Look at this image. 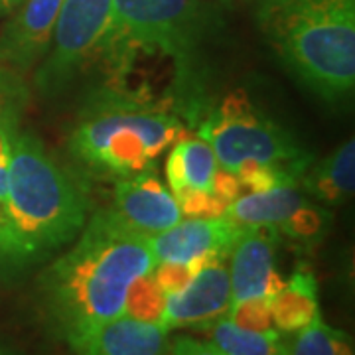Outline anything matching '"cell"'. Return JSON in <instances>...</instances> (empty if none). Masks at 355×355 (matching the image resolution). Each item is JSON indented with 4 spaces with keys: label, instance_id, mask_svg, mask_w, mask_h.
I'll list each match as a JSON object with an SVG mask.
<instances>
[{
    "label": "cell",
    "instance_id": "6da1fadb",
    "mask_svg": "<svg viewBox=\"0 0 355 355\" xmlns=\"http://www.w3.org/2000/svg\"><path fill=\"white\" fill-rule=\"evenodd\" d=\"M79 239L40 277L44 312L67 345L79 354L107 322L125 316L132 280L156 265L150 237L127 227L113 209H99Z\"/></svg>",
    "mask_w": 355,
    "mask_h": 355
},
{
    "label": "cell",
    "instance_id": "7a4b0ae2",
    "mask_svg": "<svg viewBox=\"0 0 355 355\" xmlns=\"http://www.w3.org/2000/svg\"><path fill=\"white\" fill-rule=\"evenodd\" d=\"M2 203L8 254L16 259L51 254L77 239L87 223V196L30 132L14 135Z\"/></svg>",
    "mask_w": 355,
    "mask_h": 355
},
{
    "label": "cell",
    "instance_id": "3957f363",
    "mask_svg": "<svg viewBox=\"0 0 355 355\" xmlns=\"http://www.w3.org/2000/svg\"><path fill=\"white\" fill-rule=\"evenodd\" d=\"M259 22L282 64L326 101L355 85V0H261Z\"/></svg>",
    "mask_w": 355,
    "mask_h": 355
},
{
    "label": "cell",
    "instance_id": "277c9868",
    "mask_svg": "<svg viewBox=\"0 0 355 355\" xmlns=\"http://www.w3.org/2000/svg\"><path fill=\"white\" fill-rule=\"evenodd\" d=\"M184 137H188L186 125L174 111L111 89L91 97L67 148L91 174L121 180L153 170L156 160Z\"/></svg>",
    "mask_w": 355,
    "mask_h": 355
},
{
    "label": "cell",
    "instance_id": "5b68a950",
    "mask_svg": "<svg viewBox=\"0 0 355 355\" xmlns=\"http://www.w3.org/2000/svg\"><path fill=\"white\" fill-rule=\"evenodd\" d=\"M209 20L202 0H113V28L101 51L166 55L180 73L190 71Z\"/></svg>",
    "mask_w": 355,
    "mask_h": 355
},
{
    "label": "cell",
    "instance_id": "8992f818",
    "mask_svg": "<svg viewBox=\"0 0 355 355\" xmlns=\"http://www.w3.org/2000/svg\"><path fill=\"white\" fill-rule=\"evenodd\" d=\"M198 137L211 146L219 166L231 172L241 162L284 166L314 162L312 154L306 153L286 128L257 111L243 91H233L221 99L216 111L198 127Z\"/></svg>",
    "mask_w": 355,
    "mask_h": 355
},
{
    "label": "cell",
    "instance_id": "52a82bcc",
    "mask_svg": "<svg viewBox=\"0 0 355 355\" xmlns=\"http://www.w3.org/2000/svg\"><path fill=\"white\" fill-rule=\"evenodd\" d=\"M113 28V0H64L53 26L50 48L36 67L34 83L53 95L103 50Z\"/></svg>",
    "mask_w": 355,
    "mask_h": 355
},
{
    "label": "cell",
    "instance_id": "ba28073f",
    "mask_svg": "<svg viewBox=\"0 0 355 355\" xmlns=\"http://www.w3.org/2000/svg\"><path fill=\"white\" fill-rule=\"evenodd\" d=\"M231 308L229 259H211L193 277L184 291L166 296V310L160 326L178 328H211Z\"/></svg>",
    "mask_w": 355,
    "mask_h": 355
},
{
    "label": "cell",
    "instance_id": "9c48e42d",
    "mask_svg": "<svg viewBox=\"0 0 355 355\" xmlns=\"http://www.w3.org/2000/svg\"><path fill=\"white\" fill-rule=\"evenodd\" d=\"M279 243L277 227H245L229 254L231 304L265 296L272 298L282 291L286 280L275 266V251Z\"/></svg>",
    "mask_w": 355,
    "mask_h": 355
},
{
    "label": "cell",
    "instance_id": "30bf717a",
    "mask_svg": "<svg viewBox=\"0 0 355 355\" xmlns=\"http://www.w3.org/2000/svg\"><path fill=\"white\" fill-rule=\"evenodd\" d=\"M111 209L127 227L146 237H154L184 219L176 198L156 176L154 168L137 176L114 180Z\"/></svg>",
    "mask_w": 355,
    "mask_h": 355
},
{
    "label": "cell",
    "instance_id": "8fae6325",
    "mask_svg": "<svg viewBox=\"0 0 355 355\" xmlns=\"http://www.w3.org/2000/svg\"><path fill=\"white\" fill-rule=\"evenodd\" d=\"M243 227L225 216L188 217L174 227L150 237V251L156 263H188L193 259H229Z\"/></svg>",
    "mask_w": 355,
    "mask_h": 355
},
{
    "label": "cell",
    "instance_id": "7c38bea8",
    "mask_svg": "<svg viewBox=\"0 0 355 355\" xmlns=\"http://www.w3.org/2000/svg\"><path fill=\"white\" fill-rule=\"evenodd\" d=\"M64 0H26L0 36V62L30 71L50 48L53 26Z\"/></svg>",
    "mask_w": 355,
    "mask_h": 355
},
{
    "label": "cell",
    "instance_id": "4fadbf2b",
    "mask_svg": "<svg viewBox=\"0 0 355 355\" xmlns=\"http://www.w3.org/2000/svg\"><path fill=\"white\" fill-rule=\"evenodd\" d=\"M168 330L128 316L107 322L95 331L77 355H166Z\"/></svg>",
    "mask_w": 355,
    "mask_h": 355
},
{
    "label": "cell",
    "instance_id": "5bb4252c",
    "mask_svg": "<svg viewBox=\"0 0 355 355\" xmlns=\"http://www.w3.org/2000/svg\"><path fill=\"white\" fill-rule=\"evenodd\" d=\"M308 202L298 186L282 184L254 193H243L229 203L223 216L239 227H277Z\"/></svg>",
    "mask_w": 355,
    "mask_h": 355
},
{
    "label": "cell",
    "instance_id": "9a60e30c",
    "mask_svg": "<svg viewBox=\"0 0 355 355\" xmlns=\"http://www.w3.org/2000/svg\"><path fill=\"white\" fill-rule=\"evenodd\" d=\"M270 312L280 334H296L320 318L316 275L310 266L300 263L294 268L282 291L270 298Z\"/></svg>",
    "mask_w": 355,
    "mask_h": 355
},
{
    "label": "cell",
    "instance_id": "2e32d148",
    "mask_svg": "<svg viewBox=\"0 0 355 355\" xmlns=\"http://www.w3.org/2000/svg\"><path fill=\"white\" fill-rule=\"evenodd\" d=\"M217 162L211 146L200 137H184L170 146L166 178L170 191H214Z\"/></svg>",
    "mask_w": 355,
    "mask_h": 355
},
{
    "label": "cell",
    "instance_id": "e0dca14e",
    "mask_svg": "<svg viewBox=\"0 0 355 355\" xmlns=\"http://www.w3.org/2000/svg\"><path fill=\"white\" fill-rule=\"evenodd\" d=\"M298 186L328 205L345 202L355 186V140L347 139L336 153L308 166Z\"/></svg>",
    "mask_w": 355,
    "mask_h": 355
},
{
    "label": "cell",
    "instance_id": "ac0fdd59",
    "mask_svg": "<svg viewBox=\"0 0 355 355\" xmlns=\"http://www.w3.org/2000/svg\"><path fill=\"white\" fill-rule=\"evenodd\" d=\"M211 343L227 355H288V342L279 330L247 331L221 318L211 326Z\"/></svg>",
    "mask_w": 355,
    "mask_h": 355
},
{
    "label": "cell",
    "instance_id": "d6986e66",
    "mask_svg": "<svg viewBox=\"0 0 355 355\" xmlns=\"http://www.w3.org/2000/svg\"><path fill=\"white\" fill-rule=\"evenodd\" d=\"M288 355H354V345L345 331L330 328L320 316L294 334L288 342Z\"/></svg>",
    "mask_w": 355,
    "mask_h": 355
},
{
    "label": "cell",
    "instance_id": "ffe728a7",
    "mask_svg": "<svg viewBox=\"0 0 355 355\" xmlns=\"http://www.w3.org/2000/svg\"><path fill=\"white\" fill-rule=\"evenodd\" d=\"M331 221V211L308 200L302 207H298L280 223L279 233H282L288 241L296 243L298 247H314L328 235Z\"/></svg>",
    "mask_w": 355,
    "mask_h": 355
},
{
    "label": "cell",
    "instance_id": "44dd1931",
    "mask_svg": "<svg viewBox=\"0 0 355 355\" xmlns=\"http://www.w3.org/2000/svg\"><path fill=\"white\" fill-rule=\"evenodd\" d=\"M164 310L166 294L156 284L153 272L132 280L125 298V316L146 324H160Z\"/></svg>",
    "mask_w": 355,
    "mask_h": 355
},
{
    "label": "cell",
    "instance_id": "7402d4cb",
    "mask_svg": "<svg viewBox=\"0 0 355 355\" xmlns=\"http://www.w3.org/2000/svg\"><path fill=\"white\" fill-rule=\"evenodd\" d=\"M227 320L241 330L257 331V334L277 330L270 312V298L265 296H254V298L233 302L227 312Z\"/></svg>",
    "mask_w": 355,
    "mask_h": 355
},
{
    "label": "cell",
    "instance_id": "603a6c76",
    "mask_svg": "<svg viewBox=\"0 0 355 355\" xmlns=\"http://www.w3.org/2000/svg\"><path fill=\"white\" fill-rule=\"evenodd\" d=\"M211 259H193V261H188V263L160 261V263L154 265L150 272H153L156 284L160 286V291L164 292L166 296H170V294H176V292L184 291L191 280H193V277Z\"/></svg>",
    "mask_w": 355,
    "mask_h": 355
},
{
    "label": "cell",
    "instance_id": "cb8c5ba5",
    "mask_svg": "<svg viewBox=\"0 0 355 355\" xmlns=\"http://www.w3.org/2000/svg\"><path fill=\"white\" fill-rule=\"evenodd\" d=\"M26 99L20 79L10 69L0 67V130L16 132V114Z\"/></svg>",
    "mask_w": 355,
    "mask_h": 355
},
{
    "label": "cell",
    "instance_id": "d4e9b609",
    "mask_svg": "<svg viewBox=\"0 0 355 355\" xmlns=\"http://www.w3.org/2000/svg\"><path fill=\"white\" fill-rule=\"evenodd\" d=\"M166 355H219V349L211 342H200L196 338H178Z\"/></svg>",
    "mask_w": 355,
    "mask_h": 355
},
{
    "label": "cell",
    "instance_id": "484cf974",
    "mask_svg": "<svg viewBox=\"0 0 355 355\" xmlns=\"http://www.w3.org/2000/svg\"><path fill=\"white\" fill-rule=\"evenodd\" d=\"M16 132L0 130V200H4L6 184H8V164H10V148Z\"/></svg>",
    "mask_w": 355,
    "mask_h": 355
},
{
    "label": "cell",
    "instance_id": "4316f807",
    "mask_svg": "<svg viewBox=\"0 0 355 355\" xmlns=\"http://www.w3.org/2000/svg\"><path fill=\"white\" fill-rule=\"evenodd\" d=\"M20 0H0V16L6 12H10L14 6H18Z\"/></svg>",
    "mask_w": 355,
    "mask_h": 355
},
{
    "label": "cell",
    "instance_id": "83f0119b",
    "mask_svg": "<svg viewBox=\"0 0 355 355\" xmlns=\"http://www.w3.org/2000/svg\"><path fill=\"white\" fill-rule=\"evenodd\" d=\"M0 355H18V354L12 352V349H8V347H2V345H0Z\"/></svg>",
    "mask_w": 355,
    "mask_h": 355
},
{
    "label": "cell",
    "instance_id": "f1b7e54d",
    "mask_svg": "<svg viewBox=\"0 0 355 355\" xmlns=\"http://www.w3.org/2000/svg\"><path fill=\"white\" fill-rule=\"evenodd\" d=\"M223 2H241V0H223ZM261 2V0H259Z\"/></svg>",
    "mask_w": 355,
    "mask_h": 355
},
{
    "label": "cell",
    "instance_id": "f546056e",
    "mask_svg": "<svg viewBox=\"0 0 355 355\" xmlns=\"http://www.w3.org/2000/svg\"><path fill=\"white\" fill-rule=\"evenodd\" d=\"M219 355H227V354H221V352H219Z\"/></svg>",
    "mask_w": 355,
    "mask_h": 355
}]
</instances>
